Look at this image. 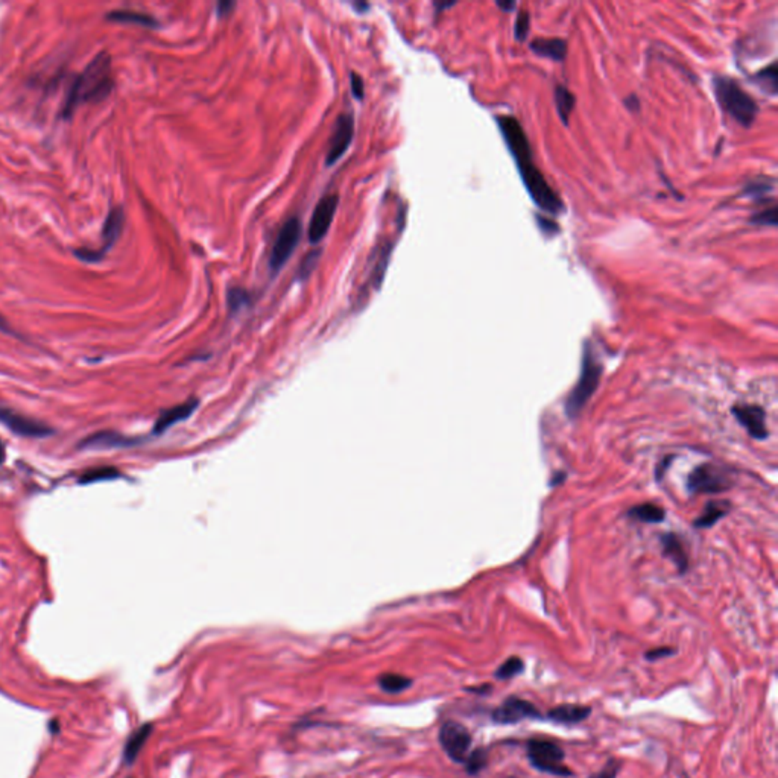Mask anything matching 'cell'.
I'll use <instances>...</instances> for the list:
<instances>
[{"label": "cell", "mask_w": 778, "mask_h": 778, "mask_svg": "<svg viewBox=\"0 0 778 778\" xmlns=\"http://www.w3.org/2000/svg\"><path fill=\"white\" fill-rule=\"evenodd\" d=\"M554 96H555V105H556L558 116L561 117L563 123L565 125V127H567L570 114H572L573 108H575V104H576L575 94H573L567 87H564V85L558 84V85H555Z\"/></svg>", "instance_id": "cell-21"}, {"label": "cell", "mask_w": 778, "mask_h": 778, "mask_svg": "<svg viewBox=\"0 0 778 778\" xmlns=\"http://www.w3.org/2000/svg\"><path fill=\"white\" fill-rule=\"evenodd\" d=\"M592 707L579 704H561L550 709L546 714L547 720L556 722V724L573 725L585 720L592 714Z\"/></svg>", "instance_id": "cell-14"}, {"label": "cell", "mask_w": 778, "mask_h": 778, "mask_svg": "<svg viewBox=\"0 0 778 778\" xmlns=\"http://www.w3.org/2000/svg\"><path fill=\"white\" fill-rule=\"evenodd\" d=\"M353 136H355V117L347 113L337 117L333 136L328 145V152L326 157L327 166H332V164H335L345 152H347Z\"/></svg>", "instance_id": "cell-11"}, {"label": "cell", "mask_w": 778, "mask_h": 778, "mask_svg": "<svg viewBox=\"0 0 778 778\" xmlns=\"http://www.w3.org/2000/svg\"><path fill=\"white\" fill-rule=\"evenodd\" d=\"M391 251H392V243H387V245L382 247L380 254H379V257H377V262H375V266H374L373 274H371V283H374L375 288H379L382 285L384 272H387V266H388Z\"/></svg>", "instance_id": "cell-28"}, {"label": "cell", "mask_w": 778, "mask_h": 778, "mask_svg": "<svg viewBox=\"0 0 778 778\" xmlns=\"http://www.w3.org/2000/svg\"><path fill=\"white\" fill-rule=\"evenodd\" d=\"M3 461H5V447H3L2 441H0V463H2Z\"/></svg>", "instance_id": "cell-45"}, {"label": "cell", "mask_w": 778, "mask_h": 778, "mask_svg": "<svg viewBox=\"0 0 778 778\" xmlns=\"http://www.w3.org/2000/svg\"><path fill=\"white\" fill-rule=\"evenodd\" d=\"M113 84L112 58L108 57L107 52H100L90 61L84 72L76 78L67 94L66 104L62 107V114L69 117L78 105L104 100L112 93Z\"/></svg>", "instance_id": "cell-2"}, {"label": "cell", "mask_w": 778, "mask_h": 778, "mask_svg": "<svg viewBox=\"0 0 778 778\" xmlns=\"http://www.w3.org/2000/svg\"><path fill=\"white\" fill-rule=\"evenodd\" d=\"M772 184L768 183H750L745 188V196H752V198H759V196H765L769 191H772Z\"/></svg>", "instance_id": "cell-34"}, {"label": "cell", "mask_w": 778, "mask_h": 778, "mask_svg": "<svg viewBox=\"0 0 778 778\" xmlns=\"http://www.w3.org/2000/svg\"><path fill=\"white\" fill-rule=\"evenodd\" d=\"M0 421L14 434L28 438H44L52 434V429L44 423L35 421L11 409H0Z\"/></svg>", "instance_id": "cell-13"}, {"label": "cell", "mask_w": 778, "mask_h": 778, "mask_svg": "<svg viewBox=\"0 0 778 778\" xmlns=\"http://www.w3.org/2000/svg\"><path fill=\"white\" fill-rule=\"evenodd\" d=\"M379 684L388 693H398V691H403L405 689L409 687L412 684V680L398 673H384L379 678Z\"/></svg>", "instance_id": "cell-26"}, {"label": "cell", "mask_w": 778, "mask_h": 778, "mask_svg": "<svg viewBox=\"0 0 778 778\" xmlns=\"http://www.w3.org/2000/svg\"><path fill=\"white\" fill-rule=\"evenodd\" d=\"M724 471L713 463H701L687 477V490L691 494H716L730 488Z\"/></svg>", "instance_id": "cell-8"}, {"label": "cell", "mask_w": 778, "mask_h": 778, "mask_svg": "<svg viewBox=\"0 0 778 778\" xmlns=\"http://www.w3.org/2000/svg\"><path fill=\"white\" fill-rule=\"evenodd\" d=\"M529 47L538 57L554 60L556 62L564 61L565 55H567V42L563 38H536L531 42Z\"/></svg>", "instance_id": "cell-15"}, {"label": "cell", "mask_w": 778, "mask_h": 778, "mask_svg": "<svg viewBox=\"0 0 778 778\" xmlns=\"http://www.w3.org/2000/svg\"><path fill=\"white\" fill-rule=\"evenodd\" d=\"M319 254H321V251H315V253H310V254H308V257H304V260L301 263V268H300V277L303 280L306 277H309V274L313 269V266H315L317 262H318Z\"/></svg>", "instance_id": "cell-36"}, {"label": "cell", "mask_w": 778, "mask_h": 778, "mask_svg": "<svg viewBox=\"0 0 778 778\" xmlns=\"http://www.w3.org/2000/svg\"><path fill=\"white\" fill-rule=\"evenodd\" d=\"M107 17L113 21H122V23H134V25L146 26V28H155L157 20L151 15L136 11H113L109 12Z\"/></svg>", "instance_id": "cell-23"}, {"label": "cell", "mask_w": 778, "mask_h": 778, "mask_svg": "<svg viewBox=\"0 0 778 778\" xmlns=\"http://www.w3.org/2000/svg\"><path fill=\"white\" fill-rule=\"evenodd\" d=\"M300 238H301L300 219L297 216L289 218L280 229L271 251L269 269L272 274H277L283 268V265L289 260V257L292 256Z\"/></svg>", "instance_id": "cell-6"}, {"label": "cell", "mask_w": 778, "mask_h": 778, "mask_svg": "<svg viewBox=\"0 0 778 778\" xmlns=\"http://www.w3.org/2000/svg\"><path fill=\"white\" fill-rule=\"evenodd\" d=\"M733 415L754 439L763 441V439L768 438L769 432L766 426V412L763 407L746 403L734 405Z\"/></svg>", "instance_id": "cell-12"}, {"label": "cell", "mask_w": 778, "mask_h": 778, "mask_svg": "<svg viewBox=\"0 0 778 778\" xmlns=\"http://www.w3.org/2000/svg\"><path fill=\"white\" fill-rule=\"evenodd\" d=\"M524 671V663L520 657H509L506 662L502 663L496 673H494V677H496L499 681H508V680H513L515 678L517 675H520Z\"/></svg>", "instance_id": "cell-25"}, {"label": "cell", "mask_w": 778, "mask_h": 778, "mask_svg": "<svg viewBox=\"0 0 778 778\" xmlns=\"http://www.w3.org/2000/svg\"><path fill=\"white\" fill-rule=\"evenodd\" d=\"M51 728H52V733H57V732H58V730H60V727H58V722H57V720H53V722H52V724H51Z\"/></svg>", "instance_id": "cell-46"}, {"label": "cell", "mask_w": 778, "mask_h": 778, "mask_svg": "<svg viewBox=\"0 0 778 778\" xmlns=\"http://www.w3.org/2000/svg\"><path fill=\"white\" fill-rule=\"evenodd\" d=\"M337 204H339V196L336 193L326 195L317 204L309 225V240L312 243H318L326 238L330 225L333 222Z\"/></svg>", "instance_id": "cell-10"}, {"label": "cell", "mask_w": 778, "mask_h": 778, "mask_svg": "<svg viewBox=\"0 0 778 778\" xmlns=\"http://www.w3.org/2000/svg\"><path fill=\"white\" fill-rule=\"evenodd\" d=\"M497 6L502 8L505 12H511L515 8V2H511V0L509 2H497Z\"/></svg>", "instance_id": "cell-42"}, {"label": "cell", "mask_w": 778, "mask_h": 778, "mask_svg": "<svg viewBox=\"0 0 778 778\" xmlns=\"http://www.w3.org/2000/svg\"><path fill=\"white\" fill-rule=\"evenodd\" d=\"M195 406H196L195 402H187V403H184V405L175 406V407H172V409H169V411H166V412H163L160 418L157 420V424H155L154 432H157V434H160V432H163V430H166L168 427H170L172 424H175V423H178V421H182V420L187 418V416L195 411Z\"/></svg>", "instance_id": "cell-19"}, {"label": "cell", "mask_w": 778, "mask_h": 778, "mask_svg": "<svg viewBox=\"0 0 778 778\" xmlns=\"http://www.w3.org/2000/svg\"><path fill=\"white\" fill-rule=\"evenodd\" d=\"M123 224H125L123 209L122 207L112 209V211H109L107 219H105L104 229H102V242H104V251L112 248L116 243V240L119 239V236L123 230Z\"/></svg>", "instance_id": "cell-17"}, {"label": "cell", "mask_w": 778, "mask_h": 778, "mask_svg": "<svg viewBox=\"0 0 778 778\" xmlns=\"http://www.w3.org/2000/svg\"><path fill=\"white\" fill-rule=\"evenodd\" d=\"M497 125L506 141L509 152L513 154L517 168L520 170L526 191L532 196L533 202L547 213H561L564 210V204L558 193L546 182L543 174L533 164L532 148L522 125L513 116L497 117Z\"/></svg>", "instance_id": "cell-1"}, {"label": "cell", "mask_w": 778, "mask_h": 778, "mask_svg": "<svg viewBox=\"0 0 778 778\" xmlns=\"http://www.w3.org/2000/svg\"><path fill=\"white\" fill-rule=\"evenodd\" d=\"M673 654H677V649L675 648H669V646H660V648H654L648 651L646 654H644V658L648 660V662H657V660H662V658H667Z\"/></svg>", "instance_id": "cell-35"}, {"label": "cell", "mask_w": 778, "mask_h": 778, "mask_svg": "<svg viewBox=\"0 0 778 778\" xmlns=\"http://www.w3.org/2000/svg\"><path fill=\"white\" fill-rule=\"evenodd\" d=\"M468 691H473V693H479V695H486L490 690H493L491 684H482L481 687H468Z\"/></svg>", "instance_id": "cell-40"}, {"label": "cell", "mask_w": 778, "mask_h": 778, "mask_svg": "<svg viewBox=\"0 0 778 778\" xmlns=\"http://www.w3.org/2000/svg\"><path fill=\"white\" fill-rule=\"evenodd\" d=\"M350 80H351V91H353V94H355V98L359 99V100L364 99L365 87H364L362 76L357 75L356 72H353L351 76H350Z\"/></svg>", "instance_id": "cell-37"}, {"label": "cell", "mask_w": 778, "mask_h": 778, "mask_svg": "<svg viewBox=\"0 0 778 778\" xmlns=\"http://www.w3.org/2000/svg\"><path fill=\"white\" fill-rule=\"evenodd\" d=\"M625 105H626L628 109H630V112L637 113L640 109V100H639L637 96H635V94H631V96H628L625 99Z\"/></svg>", "instance_id": "cell-38"}, {"label": "cell", "mask_w": 778, "mask_h": 778, "mask_svg": "<svg viewBox=\"0 0 778 778\" xmlns=\"http://www.w3.org/2000/svg\"><path fill=\"white\" fill-rule=\"evenodd\" d=\"M249 298L248 292L243 289H230L229 292V304L231 309H239L242 304H248Z\"/></svg>", "instance_id": "cell-33"}, {"label": "cell", "mask_w": 778, "mask_h": 778, "mask_svg": "<svg viewBox=\"0 0 778 778\" xmlns=\"http://www.w3.org/2000/svg\"><path fill=\"white\" fill-rule=\"evenodd\" d=\"M713 91L718 104L724 112L742 125L743 128H751L759 114V104L746 93L733 78L724 75L713 76Z\"/></svg>", "instance_id": "cell-3"}, {"label": "cell", "mask_w": 778, "mask_h": 778, "mask_svg": "<svg viewBox=\"0 0 778 778\" xmlns=\"http://www.w3.org/2000/svg\"><path fill=\"white\" fill-rule=\"evenodd\" d=\"M671 461H672V458H666V459L657 467V471H655L657 479H662V476H663V473H664V470L667 468V466H669Z\"/></svg>", "instance_id": "cell-41"}, {"label": "cell", "mask_w": 778, "mask_h": 778, "mask_svg": "<svg viewBox=\"0 0 778 778\" xmlns=\"http://www.w3.org/2000/svg\"><path fill=\"white\" fill-rule=\"evenodd\" d=\"M602 375V365L597 356L594 355L593 347L590 342H585V347L583 351V362H581V374L579 379L575 384V388L570 391V394L565 400V414L570 420L576 418V416L583 412L588 400L596 392L599 387V380Z\"/></svg>", "instance_id": "cell-4"}, {"label": "cell", "mask_w": 778, "mask_h": 778, "mask_svg": "<svg viewBox=\"0 0 778 778\" xmlns=\"http://www.w3.org/2000/svg\"><path fill=\"white\" fill-rule=\"evenodd\" d=\"M564 479H565V473H556V475L552 477V482H550V486H555V485H558V484H563Z\"/></svg>", "instance_id": "cell-43"}, {"label": "cell", "mask_w": 778, "mask_h": 778, "mask_svg": "<svg viewBox=\"0 0 778 778\" xmlns=\"http://www.w3.org/2000/svg\"><path fill=\"white\" fill-rule=\"evenodd\" d=\"M0 330H2V332H8V333H10V332H11V330H10V327H8V324H6L5 318H3L2 315H0Z\"/></svg>", "instance_id": "cell-44"}, {"label": "cell", "mask_w": 778, "mask_h": 778, "mask_svg": "<svg viewBox=\"0 0 778 778\" xmlns=\"http://www.w3.org/2000/svg\"><path fill=\"white\" fill-rule=\"evenodd\" d=\"M662 545H663V554L669 558L675 565H677V569L681 575L682 573H686L689 567V558L681 538L677 536V533H664L662 537Z\"/></svg>", "instance_id": "cell-16"}, {"label": "cell", "mask_w": 778, "mask_h": 778, "mask_svg": "<svg viewBox=\"0 0 778 778\" xmlns=\"http://www.w3.org/2000/svg\"><path fill=\"white\" fill-rule=\"evenodd\" d=\"M728 504L727 502H709L704 508L702 514L695 520V528L699 529H709L713 524H716L722 517L728 513Z\"/></svg>", "instance_id": "cell-18"}, {"label": "cell", "mask_w": 778, "mask_h": 778, "mask_svg": "<svg viewBox=\"0 0 778 778\" xmlns=\"http://www.w3.org/2000/svg\"><path fill=\"white\" fill-rule=\"evenodd\" d=\"M493 720L500 725H511L524 719H545L532 702L518 696H509L493 710Z\"/></svg>", "instance_id": "cell-9"}, {"label": "cell", "mask_w": 778, "mask_h": 778, "mask_svg": "<svg viewBox=\"0 0 778 778\" xmlns=\"http://www.w3.org/2000/svg\"><path fill=\"white\" fill-rule=\"evenodd\" d=\"M234 6H236V5H234L233 2H221V3L218 5V12H219V15H221V17H224V15L231 12V10H233Z\"/></svg>", "instance_id": "cell-39"}, {"label": "cell", "mask_w": 778, "mask_h": 778, "mask_svg": "<svg viewBox=\"0 0 778 778\" xmlns=\"http://www.w3.org/2000/svg\"><path fill=\"white\" fill-rule=\"evenodd\" d=\"M121 473L117 471L114 467H99V468H91L89 471H85V473L80 477V484H96V482H102V481H112V479L119 477Z\"/></svg>", "instance_id": "cell-27"}, {"label": "cell", "mask_w": 778, "mask_h": 778, "mask_svg": "<svg viewBox=\"0 0 778 778\" xmlns=\"http://www.w3.org/2000/svg\"><path fill=\"white\" fill-rule=\"evenodd\" d=\"M438 739L443 750L453 761H457V763H463L466 761L471 748V742H473V737H471L466 727L454 720L445 722L441 730H439Z\"/></svg>", "instance_id": "cell-7"}, {"label": "cell", "mask_w": 778, "mask_h": 778, "mask_svg": "<svg viewBox=\"0 0 778 778\" xmlns=\"http://www.w3.org/2000/svg\"><path fill=\"white\" fill-rule=\"evenodd\" d=\"M529 14L528 11H520L517 15V20H515V26H514V35L518 42H524L526 37L529 34Z\"/></svg>", "instance_id": "cell-31"}, {"label": "cell", "mask_w": 778, "mask_h": 778, "mask_svg": "<svg viewBox=\"0 0 778 778\" xmlns=\"http://www.w3.org/2000/svg\"><path fill=\"white\" fill-rule=\"evenodd\" d=\"M463 763H466L467 772L470 775H476L482 771L486 763H488V752H486V750L484 748H477L471 754H468Z\"/></svg>", "instance_id": "cell-29"}, {"label": "cell", "mask_w": 778, "mask_h": 778, "mask_svg": "<svg viewBox=\"0 0 778 778\" xmlns=\"http://www.w3.org/2000/svg\"><path fill=\"white\" fill-rule=\"evenodd\" d=\"M778 70H777V62H771L766 69L760 70L759 73H756L752 76V81H756L761 89H763L766 93L769 94H777V85H778Z\"/></svg>", "instance_id": "cell-24"}, {"label": "cell", "mask_w": 778, "mask_h": 778, "mask_svg": "<svg viewBox=\"0 0 778 778\" xmlns=\"http://www.w3.org/2000/svg\"><path fill=\"white\" fill-rule=\"evenodd\" d=\"M777 207H768L763 209L759 213L754 215L751 218V224H756V225H766V227H775L777 225Z\"/></svg>", "instance_id": "cell-30"}, {"label": "cell", "mask_w": 778, "mask_h": 778, "mask_svg": "<svg viewBox=\"0 0 778 778\" xmlns=\"http://www.w3.org/2000/svg\"><path fill=\"white\" fill-rule=\"evenodd\" d=\"M531 765L540 772L555 777H572V769L564 765V751L560 745L550 741L533 739L526 746Z\"/></svg>", "instance_id": "cell-5"}, {"label": "cell", "mask_w": 778, "mask_h": 778, "mask_svg": "<svg viewBox=\"0 0 778 778\" xmlns=\"http://www.w3.org/2000/svg\"><path fill=\"white\" fill-rule=\"evenodd\" d=\"M628 515L643 523H662L666 517V511L655 504H642L628 511Z\"/></svg>", "instance_id": "cell-22"}, {"label": "cell", "mask_w": 778, "mask_h": 778, "mask_svg": "<svg viewBox=\"0 0 778 778\" xmlns=\"http://www.w3.org/2000/svg\"><path fill=\"white\" fill-rule=\"evenodd\" d=\"M620 769H622V761L617 759H610L599 772H596L588 778H616Z\"/></svg>", "instance_id": "cell-32"}, {"label": "cell", "mask_w": 778, "mask_h": 778, "mask_svg": "<svg viewBox=\"0 0 778 778\" xmlns=\"http://www.w3.org/2000/svg\"><path fill=\"white\" fill-rule=\"evenodd\" d=\"M151 733H152V725L146 724L143 727H140L137 732L128 739V742H127V745H125V750H123L125 763L131 765L132 761L137 759L140 750L143 748L146 741H148V737L151 736Z\"/></svg>", "instance_id": "cell-20"}]
</instances>
